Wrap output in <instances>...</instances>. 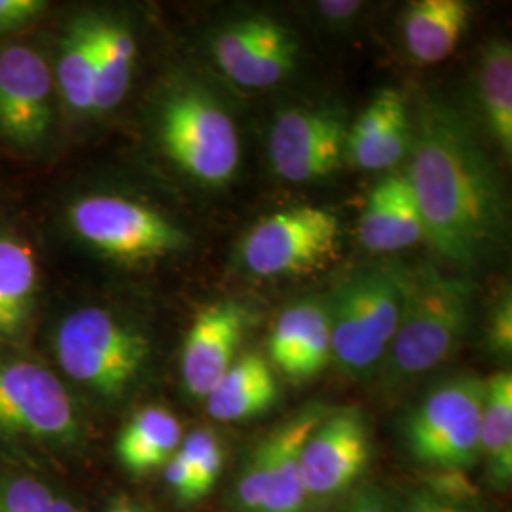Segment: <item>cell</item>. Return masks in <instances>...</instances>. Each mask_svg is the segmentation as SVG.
Returning <instances> with one entry per match:
<instances>
[{"mask_svg": "<svg viewBox=\"0 0 512 512\" xmlns=\"http://www.w3.org/2000/svg\"><path fill=\"white\" fill-rule=\"evenodd\" d=\"M480 463L499 492L512 484V374L503 370L486 380L480 421Z\"/></svg>", "mask_w": 512, "mask_h": 512, "instance_id": "cell-24", "label": "cell"}, {"mask_svg": "<svg viewBox=\"0 0 512 512\" xmlns=\"http://www.w3.org/2000/svg\"><path fill=\"white\" fill-rule=\"evenodd\" d=\"M165 482L173 490V494L186 503L196 501L198 492H196V476L186 461L181 450H177L171 459L164 465Z\"/></svg>", "mask_w": 512, "mask_h": 512, "instance_id": "cell-32", "label": "cell"}, {"mask_svg": "<svg viewBox=\"0 0 512 512\" xmlns=\"http://www.w3.org/2000/svg\"><path fill=\"white\" fill-rule=\"evenodd\" d=\"M55 279L25 200L0 220V344L33 346Z\"/></svg>", "mask_w": 512, "mask_h": 512, "instance_id": "cell-11", "label": "cell"}, {"mask_svg": "<svg viewBox=\"0 0 512 512\" xmlns=\"http://www.w3.org/2000/svg\"><path fill=\"white\" fill-rule=\"evenodd\" d=\"M410 135L412 118L406 97L385 88L349 126L346 160L363 171H389L408 156Z\"/></svg>", "mask_w": 512, "mask_h": 512, "instance_id": "cell-18", "label": "cell"}, {"mask_svg": "<svg viewBox=\"0 0 512 512\" xmlns=\"http://www.w3.org/2000/svg\"><path fill=\"white\" fill-rule=\"evenodd\" d=\"M251 323V311L238 300L207 304L192 317L181 348L179 370L184 389L205 399L238 359V349Z\"/></svg>", "mask_w": 512, "mask_h": 512, "instance_id": "cell-17", "label": "cell"}, {"mask_svg": "<svg viewBox=\"0 0 512 512\" xmlns=\"http://www.w3.org/2000/svg\"><path fill=\"white\" fill-rule=\"evenodd\" d=\"M372 452L370 427L359 408L329 410L302 448V480L311 512L348 494L365 475Z\"/></svg>", "mask_w": 512, "mask_h": 512, "instance_id": "cell-13", "label": "cell"}, {"mask_svg": "<svg viewBox=\"0 0 512 512\" xmlns=\"http://www.w3.org/2000/svg\"><path fill=\"white\" fill-rule=\"evenodd\" d=\"M410 167L425 239L448 262L475 270L507 234V200L495 165L458 110L421 97L410 112Z\"/></svg>", "mask_w": 512, "mask_h": 512, "instance_id": "cell-2", "label": "cell"}, {"mask_svg": "<svg viewBox=\"0 0 512 512\" xmlns=\"http://www.w3.org/2000/svg\"><path fill=\"white\" fill-rule=\"evenodd\" d=\"M69 150L65 116L38 31L0 42V162L50 175Z\"/></svg>", "mask_w": 512, "mask_h": 512, "instance_id": "cell-5", "label": "cell"}, {"mask_svg": "<svg viewBox=\"0 0 512 512\" xmlns=\"http://www.w3.org/2000/svg\"><path fill=\"white\" fill-rule=\"evenodd\" d=\"M277 397L279 385L270 361L249 351L234 361L203 401L213 420L236 423L268 412Z\"/></svg>", "mask_w": 512, "mask_h": 512, "instance_id": "cell-20", "label": "cell"}, {"mask_svg": "<svg viewBox=\"0 0 512 512\" xmlns=\"http://www.w3.org/2000/svg\"><path fill=\"white\" fill-rule=\"evenodd\" d=\"M327 412L321 404H310L256 440L234 482L236 511L311 512L302 480V448Z\"/></svg>", "mask_w": 512, "mask_h": 512, "instance_id": "cell-10", "label": "cell"}, {"mask_svg": "<svg viewBox=\"0 0 512 512\" xmlns=\"http://www.w3.org/2000/svg\"><path fill=\"white\" fill-rule=\"evenodd\" d=\"M342 222L325 207L300 205L260 220L243 239L241 262L256 277L306 275L338 253Z\"/></svg>", "mask_w": 512, "mask_h": 512, "instance_id": "cell-12", "label": "cell"}, {"mask_svg": "<svg viewBox=\"0 0 512 512\" xmlns=\"http://www.w3.org/2000/svg\"><path fill=\"white\" fill-rule=\"evenodd\" d=\"M55 279L33 344L80 403L118 408L147 385L158 336L143 304Z\"/></svg>", "mask_w": 512, "mask_h": 512, "instance_id": "cell-3", "label": "cell"}, {"mask_svg": "<svg viewBox=\"0 0 512 512\" xmlns=\"http://www.w3.org/2000/svg\"><path fill=\"white\" fill-rule=\"evenodd\" d=\"M486 380L476 374L442 378L404 412V452L431 475L465 473L480 463V421Z\"/></svg>", "mask_w": 512, "mask_h": 512, "instance_id": "cell-9", "label": "cell"}, {"mask_svg": "<svg viewBox=\"0 0 512 512\" xmlns=\"http://www.w3.org/2000/svg\"><path fill=\"white\" fill-rule=\"evenodd\" d=\"M425 239L420 207L406 173H391L372 188L359 220V241L370 253H397Z\"/></svg>", "mask_w": 512, "mask_h": 512, "instance_id": "cell-19", "label": "cell"}, {"mask_svg": "<svg viewBox=\"0 0 512 512\" xmlns=\"http://www.w3.org/2000/svg\"><path fill=\"white\" fill-rule=\"evenodd\" d=\"M346 112L293 107L275 116L268 152L275 175L289 183L323 181L346 162Z\"/></svg>", "mask_w": 512, "mask_h": 512, "instance_id": "cell-14", "label": "cell"}, {"mask_svg": "<svg viewBox=\"0 0 512 512\" xmlns=\"http://www.w3.org/2000/svg\"><path fill=\"white\" fill-rule=\"evenodd\" d=\"M476 97L484 128L501 154L512 156V48L497 38L486 44L476 69Z\"/></svg>", "mask_w": 512, "mask_h": 512, "instance_id": "cell-23", "label": "cell"}, {"mask_svg": "<svg viewBox=\"0 0 512 512\" xmlns=\"http://www.w3.org/2000/svg\"><path fill=\"white\" fill-rule=\"evenodd\" d=\"M183 437V423L169 408L148 404L135 410L120 429L116 456L131 473L147 475L164 467Z\"/></svg>", "mask_w": 512, "mask_h": 512, "instance_id": "cell-22", "label": "cell"}, {"mask_svg": "<svg viewBox=\"0 0 512 512\" xmlns=\"http://www.w3.org/2000/svg\"><path fill=\"white\" fill-rule=\"evenodd\" d=\"M95 101L93 135L110 126L137 88L143 65V25L137 12L124 4H93Z\"/></svg>", "mask_w": 512, "mask_h": 512, "instance_id": "cell-15", "label": "cell"}, {"mask_svg": "<svg viewBox=\"0 0 512 512\" xmlns=\"http://www.w3.org/2000/svg\"><path fill=\"white\" fill-rule=\"evenodd\" d=\"M319 12L332 21H346L353 18L361 10V2H344V0H332V2H319Z\"/></svg>", "mask_w": 512, "mask_h": 512, "instance_id": "cell-35", "label": "cell"}, {"mask_svg": "<svg viewBox=\"0 0 512 512\" xmlns=\"http://www.w3.org/2000/svg\"><path fill=\"white\" fill-rule=\"evenodd\" d=\"M107 512H148L145 507H141L139 503H135V501H131L128 497H120V499H116L112 505L109 507V511Z\"/></svg>", "mask_w": 512, "mask_h": 512, "instance_id": "cell-36", "label": "cell"}, {"mask_svg": "<svg viewBox=\"0 0 512 512\" xmlns=\"http://www.w3.org/2000/svg\"><path fill=\"white\" fill-rule=\"evenodd\" d=\"M0 165H2V162H0Z\"/></svg>", "mask_w": 512, "mask_h": 512, "instance_id": "cell-37", "label": "cell"}, {"mask_svg": "<svg viewBox=\"0 0 512 512\" xmlns=\"http://www.w3.org/2000/svg\"><path fill=\"white\" fill-rule=\"evenodd\" d=\"M137 107V139L148 162L186 183H230L241 158L238 128L203 82L167 67Z\"/></svg>", "mask_w": 512, "mask_h": 512, "instance_id": "cell-4", "label": "cell"}, {"mask_svg": "<svg viewBox=\"0 0 512 512\" xmlns=\"http://www.w3.org/2000/svg\"><path fill=\"white\" fill-rule=\"evenodd\" d=\"M473 16L465 0H416L404 10L403 38L418 63L435 65L458 48Z\"/></svg>", "mask_w": 512, "mask_h": 512, "instance_id": "cell-21", "label": "cell"}, {"mask_svg": "<svg viewBox=\"0 0 512 512\" xmlns=\"http://www.w3.org/2000/svg\"><path fill=\"white\" fill-rule=\"evenodd\" d=\"M220 73L241 88L264 90L283 82L298 61L293 31L268 16H249L222 27L211 40Z\"/></svg>", "mask_w": 512, "mask_h": 512, "instance_id": "cell-16", "label": "cell"}, {"mask_svg": "<svg viewBox=\"0 0 512 512\" xmlns=\"http://www.w3.org/2000/svg\"><path fill=\"white\" fill-rule=\"evenodd\" d=\"M57 275L67 266L141 277L192 249V234L143 188L107 177L71 175L42 184L27 200Z\"/></svg>", "mask_w": 512, "mask_h": 512, "instance_id": "cell-1", "label": "cell"}, {"mask_svg": "<svg viewBox=\"0 0 512 512\" xmlns=\"http://www.w3.org/2000/svg\"><path fill=\"white\" fill-rule=\"evenodd\" d=\"M401 512H473V505L448 499L427 486H418L404 494Z\"/></svg>", "mask_w": 512, "mask_h": 512, "instance_id": "cell-31", "label": "cell"}, {"mask_svg": "<svg viewBox=\"0 0 512 512\" xmlns=\"http://www.w3.org/2000/svg\"><path fill=\"white\" fill-rule=\"evenodd\" d=\"M0 512H80L35 478H18L0 497Z\"/></svg>", "mask_w": 512, "mask_h": 512, "instance_id": "cell-28", "label": "cell"}, {"mask_svg": "<svg viewBox=\"0 0 512 512\" xmlns=\"http://www.w3.org/2000/svg\"><path fill=\"white\" fill-rule=\"evenodd\" d=\"M311 298L294 302L281 311L270 334V365L277 366L287 378L293 380L294 366L304 342Z\"/></svg>", "mask_w": 512, "mask_h": 512, "instance_id": "cell-26", "label": "cell"}, {"mask_svg": "<svg viewBox=\"0 0 512 512\" xmlns=\"http://www.w3.org/2000/svg\"><path fill=\"white\" fill-rule=\"evenodd\" d=\"M336 512H401V501L391 499L382 488L366 486L349 497Z\"/></svg>", "mask_w": 512, "mask_h": 512, "instance_id": "cell-33", "label": "cell"}, {"mask_svg": "<svg viewBox=\"0 0 512 512\" xmlns=\"http://www.w3.org/2000/svg\"><path fill=\"white\" fill-rule=\"evenodd\" d=\"M25 205L18 186L6 177V167L0 165V220L10 217Z\"/></svg>", "mask_w": 512, "mask_h": 512, "instance_id": "cell-34", "label": "cell"}, {"mask_svg": "<svg viewBox=\"0 0 512 512\" xmlns=\"http://www.w3.org/2000/svg\"><path fill=\"white\" fill-rule=\"evenodd\" d=\"M408 268L372 266L344 281L327 302L332 363L357 382L376 378L399 329Z\"/></svg>", "mask_w": 512, "mask_h": 512, "instance_id": "cell-7", "label": "cell"}, {"mask_svg": "<svg viewBox=\"0 0 512 512\" xmlns=\"http://www.w3.org/2000/svg\"><path fill=\"white\" fill-rule=\"evenodd\" d=\"M486 346L501 357L511 359L512 355V298L511 294H503L494 310L490 313L486 327Z\"/></svg>", "mask_w": 512, "mask_h": 512, "instance_id": "cell-30", "label": "cell"}, {"mask_svg": "<svg viewBox=\"0 0 512 512\" xmlns=\"http://www.w3.org/2000/svg\"><path fill=\"white\" fill-rule=\"evenodd\" d=\"M196 476L198 499L209 494L219 482L224 469V448L217 433L209 427H198L184 435L179 446Z\"/></svg>", "mask_w": 512, "mask_h": 512, "instance_id": "cell-27", "label": "cell"}, {"mask_svg": "<svg viewBox=\"0 0 512 512\" xmlns=\"http://www.w3.org/2000/svg\"><path fill=\"white\" fill-rule=\"evenodd\" d=\"M332 363V342H330V321L327 302L311 298L308 323L304 342L294 366L293 380L304 382L323 372Z\"/></svg>", "mask_w": 512, "mask_h": 512, "instance_id": "cell-25", "label": "cell"}, {"mask_svg": "<svg viewBox=\"0 0 512 512\" xmlns=\"http://www.w3.org/2000/svg\"><path fill=\"white\" fill-rule=\"evenodd\" d=\"M86 437V406L33 346L0 344V439L76 446Z\"/></svg>", "mask_w": 512, "mask_h": 512, "instance_id": "cell-8", "label": "cell"}, {"mask_svg": "<svg viewBox=\"0 0 512 512\" xmlns=\"http://www.w3.org/2000/svg\"><path fill=\"white\" fill-rule=\"evenodd\" d=\"M475 298L467 279L429 266L408 270L399 329L374 378L380 389L397 395L450 361L471 329Z\"/></svg>", "mask_w": 512, "mask_h": 512, "instance_id": "cell-6", "label": "cell"}, {"mask_svg": "<svg viewBox=\"0 0 512 512\" xmlns=\"http://www.w3.org/2000/svg\"><path fill=\"white\" fill-rule=\"evenodd\" d=\"M54 8L52 0H0V42L37 33Z\"/></svg>", "mask_w": 512, "mask_h": 512, "instance_id": "cell-29", "label": "cell"}]
</instances>
